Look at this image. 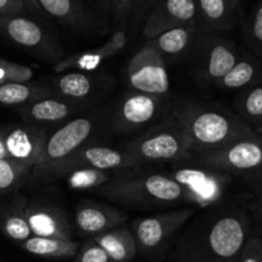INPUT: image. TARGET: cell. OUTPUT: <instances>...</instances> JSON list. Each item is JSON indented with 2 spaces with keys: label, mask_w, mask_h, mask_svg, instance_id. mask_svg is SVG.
<instances>
[{
  "label": "cell",
  "mask_w": 262,
  "mask_h": 262,
  "mask_svg": "<svg viewBox=\"0 0 262 262\" xmlns=\"http://www.w3.org/2000/svg\"><path fill=\"white\" fill-rule=\"evenodd\" d=\"M127 81L133 91L141 94L165 97L170 90L165 61L147 43L128 63Z\"/></svg>",
  "instance_id": "7c38bea8"
},
{
  "label": "cell",
  "mask_w": 262,
  "mask_h": 262,
  "mask_svg": "<svg viewBox=\"0 0 262 262\" xmlns=\"http://www.w3.org/2000/svg\"><path fill=\"white\" fill-rule=\"evenodd\" d=\"M242 51L233 41L222 35L197 33L188 59L197 78L207 83H216L241 58Z\"/></svg>",
  "instance_id": "ba28073f"
},
{
  "label": "cell",
  "mask_w": 262,
  "mask_h": 262,
  "mask_svg": "<svg viewBox=\"0 0 262 262\" xmlns=\"http://www.w3.org/2000/svg\"><path fill=\"white\" fill-rule=\"evenodd\" d=\"M32 77L33 71L30 67L0 58V86L9 83H28Z\"/></svg>",
  "instance_id": "836d02e7"
},
{
  "label": "cell",
  "mask_w": 262,
  "mask_h": 262,
  "mask_svg": "<svg viewBox=\"0 0 262 262\" xmlns=\"http://www.w3.org/2000/svg\"><path fill=\"white\" fill-rule=\"evenodd\" d=\"M4 141L7 156L12 160L35 168L45 148L48 135L42 128L32 125L8 128L0 132Z\"/></svg>",
  "instance_id": "2e32d148"
},
{
  "label": "cell",
  "mask_w": 262,
  "mask_h": 262,
  "mask_svg": "<svg viewBox=\"0 0 262 262\" xmlns=\"http://www.w3.org/2000/svg\"><path fill=\"white\" fill-rule=\"evenodd\" d=\"M73 262H112L104 250L92 238L81 245Z\"/></svg>",
  "instance_id": "e575fe53"
},
{
  "label": "cell",
  "mask_w": 262,
  "mask_h": 262,
  "mask_svg": "<svg viewBox=\"0 0 262 262\" xmlns=\"http://www.w3.org/2000/svg\"><path fill=\"white\" fill-rule=\"evenodd\" d=\"M260 136H261V138H262V135H260Z\"/></svg>",
  "instance_id": "60d3db41"
},
{
  "label": "cell",
  "mask_w": 262,
  "mask_h": 262,
  "mask_svg": "<svg viewBox=\"0 0 262 262\" xmlns=\"http://www.w3.org/2000/svg\"><path fill=\"white\" fill-rule=\"evenodd\" d=\"M110 79L106 76H100L92 72L72 71L60 74L53 81V94L58 99L78 105L79 102H89L99 96Z\"/></svg>",
  "instance_id": "e0dca14e"
},
{
  "label": "cell",
  "mask_w": 262,
  "mask_h": 262,
  "mask_svg": "<svg viewBox=\"0 0 262 262\" xmlns=\"http://www.w3.org/2000/svg\"><path fill=\"white\" fill-rule=\"evenodd\" d=\"M26 216L35 237L72 241V225L59 207L42 201L27 202Z\"/></svg>",
  "instance_id": "d6986e66"
},
{
  "label": "cell",
  "mask_w": 262,
  "mask_h": 262,
  "mask_svg": "<svg viewBox=\"0 0 262 262\" xmlns=\"http://www.w3.org/2000/svg\"><path fill=\"white\" fill-rule=\"evenodd\" d=\"M0 35L40 60L58 64L66 59L59 41L41 23L26 15L0 18Z\"/></svg>",
  "instance_id": "9c48e42d"
},
{
  "label": "cell",
  "mask_w": 262,
  "mask_h": 262,
  "mask_svg": "<svg viewBox=\"0 0 262 262\" xmlns=\"http://www.w3.org/2000/svg\"><path fill=\"white\" fill-rule=\"evenodd\" d=\"M260 200H262V194H260Z\"/></svg>",
  "instance_id": "ab89813d"
},
{
  "label": "cell",
  "mask_w": 262,
  "mask_h": 262,
  "mask_svg": "<svg viewBox=\"0 0 262 262\" xmlns=\"http://www.w3.org/2000/svg\"><path fill=\"white\" fill-rule=\"evenodd\" d=\"M141 164L179 163L193 156L188 137L181 123L170 115L152 125L124 146V150Z\"/></svg>",
  "instance_id": "277c9868"
},
{
  "label": "cell",
  "mask_w": 262,
  "mask_h": 262,
  "mask_svg": "<svg viewBox=\"0 0 262 262\" xmlns=\"http://www.w3.org/2000/svg\"><path fill=\"white\" fill-rule=\"evenodd\" d=\"M128 42V33L125 30L115 31L112 37L99 48L91 49V50H84L81 53H77L69 58L64 59L60 63L54 66L55 73H63L69 71L78 72H94L100 68L102 63L110 56H114L115 54H119L125 48Z\"/></svg>",
  "instance_id": "44dd1931"
},
{
  "label": "cell",
  "mask_w": 262,
  "mask_h": 262,
  "mask_svg": "<svg viewBox=\"0 0 262 262\" xmlns=\"http://www.w3.org/2000/svg\"><path fill=\"white\" fill-rule=\"evenodd\" d=\"M215 84L227 91L247 90L262 84V63L252 54L242 53L235 66Z\"/></svg>",
  "instance_id": "cb8c5ba5"
},
{
  "label": "cell",
  "mask_w": 262,
  "mask_h": 262,
  "mask_svg": "<svg viewBox=\"0 0 262 262\" xmlns=\"http://www.w3.org/2000/svg\"><path fill=\"white\" fill-rule=\"evenodd\" d=\"M53 22L74 32L102 35L110 28L109 20L96 12L94 5L82 0H38Z\"/></svg>",
  "instance_id": "4fadbf2b"
},
{
  "label": "cell",
  "mask_w": 262,
  "mask_h": 262,
  "mask_svg": "<svg viewBox=\"0 0 262 262\" xmlns=\"http://www.w3.org/2000/svg\"><path fill=\"white\" fill-rule=\"evenodd\" d=\"M54 96L53 91L42 84L9 83L0 86V104L7 106H25L37 100Z\"/></svg>",
  "instance_id": "83f0119b"
},
{
  "label": "cell",
  "mask_w": 262,
  "mask_h": 262,
  "mask_svg": "<svg viewBox=\"0 0 262 262\" xmlns=\"http://www.w3.org/2000/svg\"><path fill=\"white\" fill-rule=\"evenodd\" d=\"M257 211H258V214H260V216L262 219V200H260V204L257 205Z\"/></svg>",
  "instance_id": "f35d334b"
},
{
  "label": "cell",
  "mask_w": 262,
  "mask_h": 262,
  "mask_svg": "<svg viewBox=\"0 0 262 262\" xmlns=\"http://www.w3.org/2000/svg\"><path fill=\"white\" fill-rule=\"evenodd\" d=\"M117 171H105L97 169H73L61 174L67 186L74 191H96L109 183Z\"/></svg>",
  "instance_id": "f546056e"
},
{
  "label": "cell",
  "mask_w": 262,
  "mask_h": 262,
  "mask_svg": "<svg viewBox=\"0 0 262 262\" xmlns=\"http://www.w3.org/2000/svg\"><path fill=\"white\" fill-rule=\"evenodd\" d=\"M32 173V168L7 158L0 160V192L17 189Z\"/></svg>",
  "instance_id": "1f68e13d"
},
{
  "label": "cell",
  "mask_w": 262,
  "mask_h": 262,
  "mask_svg": "<svg viewBox=\"0 0 262 262\" xmlns=\"http://www.w3.org/2000/svg\"><path fill=\"white\" fill-rule=\"evenodd\" d=\"M237 262H262V237L258 232H251Z\"/></svg>",
  "instance_id": "d590c367"
},
{
  "label": "cell",
  "mask_w": 262,
  "mask_h": 262,
  "mask_svg": "<svg viewBox=\"0 0 262 262\" xmlns=\"http://www.w3.org/2000/svg\"><path fill=\"white\" fill-rule=\"evenodd\" d=\"M197 164L241 177L262 194V138L260 135L234 143L223 150L197 154Z\"/></svg>",
  "instance_id": "5b68a950"
},
{
  "label": "cell",
  "mask_w": 262,
  "mask_h": 262,
  "mask_svg": "<svg viewBox=\"0 0 262 262\" xmlns=\"http://www.w3.org/2000/svg\"><path fill=\"white\" fill-rule=\"evenodd\" d=\"M27 201L18 199L5 210L2 220V229L4 234L15 242H25L32 237L30 224L26 216Z\"/></svg>",
  "instance_id": "f1b7e54d"
},
{
  "label": "cell",
  "mask_w": 262,
  "mask_h": 262,
  "mask_svg": "<svg viewBox=\"0 0 262 262\" xmlns=\"http://www.w3.org/2000/svg\"><path fill=\"white\" fill-rule=\"evenodd\" d=\"M127 215L114 207L94 201H81L74 211V224L84 237L94 238L109 230L120 228Z\"/></svg>",
  "instance_id": "ac0fdd59"
},
{
  "label": "cell",
  "mask_w": 262,
  "mask_h": 262,
  "mask_svg": "<svg viewBox=\"0 0 262 262\" xmlns=\"http://www.w3.org/2000/svg\"><path fill=\"white\" fill-rule=\"evenodd\" d=\"M171 115L183 127L193 155L223 150L257 136L235 113L220 105L184 101Z\"/></svg>",
  "instance_id": "7a4b0ae2"
},
{
  "label": "cell",
  "mask_w": 262,
  "mask_h": 262,
  "mask_svg": "<svg viewBox=\"0 0 262 262\" xmlns=\"http://www.w3.org/2000/svg\"><path fill=\"white\" fill-rule=\"evenodd\" d=\"M92 239L106 252L112 262H130L137 256L135 237L127 228H117Z\"/></svg>",
  "instance_id": "d4e9b609"
},
{
  "label": "cell",
  "mask_w": 262,
  "mask_h": 262,
  "mask_svg": "<svg viewBox=\"0 0 262 262\" xmlns=\"http://www.w3.org/2000/svg\"><path fill=\"white\" fill-rule=\"evenodd\" d=\"M96 193L115 204L132 209H158L174 205H193L189 192L174 181L170 176L161 173L117 171L114 178L96 189Z\"/></svg>",
  "instance_id": "3957f363"
},
{
  "label": "cell",
  "mask_w": 262,
  "mask_h": 262,
  "mask_svg": "<svg viewBox=\"0 0 262 262\" xmlns=\"http://www.w3.org/2000/svg\"><path fill=\"white\" fill-rule=\"evenodd\" d=\"M192 207L140 217L132 224L137 253L158 260L170 246L174 235L193 216Z\"/></svg>",
  "instance_id": "52a82bcc"
},
{
  "label": "cell",
  "mask_w": 262,
  "mask_h": 262,
  "mask_svg": "<svg viewBox=\"0 0 262 262\" xmlns=\"http://www.w3.org/2000/svg\"><path fill=\"white\" fill-rule=\"evenodd\" d=\"M197 0L155 2L146 17L143 37L152 40L161 33L184 26H196Z\"/></svg>",
  "instance_id": "9a60e30c"
},
{
  "label": "cell",
  "mask_w": 262,
  "mask_h": 262,
  "mask_svg": "<svg viewBox=\"0 0 262 262\" xmlns=\"http://www.w3.org/2000/svg\"><path fill=\"white\" fill-rule=\"evenodd\" d=\"M20 247L31 255L43 258H71L78 252L79 242L76 241H61L54 238L32 237L22 242Z\"/></svg>",
  "instance_id": "484cf974"
},
{
  "label": "cell",
  "mask_w": 262,
  "mask_h": 262,
  "mask_svg": "<svg viewBox=\"0 0 262 262\" xmlns=\"http://www.w3.org/2000/svg\"><path fill=\"white\" fill-rule=\"evenodd\" d=\"M234 109L246 124L262 135V84L243 90L234 100Z\"/></svg>",
  "instance_id": "4316f807"
},
{
  "label": "cell",
  "mask_w": 262,
  "mask_h": 262,
  "mask_svg": "<svg viewBox=\"0 0 262 262\" xmlns=\"http://www.w3.org/2000/svg\"><path fill=\"white\" fill-rule=\"evenodd\" d=\"M146 4L147 2L141 0H112L110 28H117V31L124 30V26L136 17Z\"/></svg>",
  "instance_id": "d6a6232c"
},
{
  "label": "cell",
  "mask_w": 262,
  "mask_h": 262,
  "mask_svg": "<svg viewBox=\"0 0 262 262\" xmlns=\"http://www.w3.org/2000/svg\"><path fill=\"white\" fill-rule=\"evenodd\" d=\"M239 7L238 0H197V28L210 35L228 32L237 25Z\"/></svg>",
  "instance_id": "ffe728a7"
},
{
  "label": "cell",
  "mask_w": 262,
  "mask_h": 262,
  "mask_svg": "<svg viewBox=\"0 0 262 262\" xmlns=\"http://www.w3.org/2000/svg\"><path fill=\"white\" fill-rule=\"evenodd\" d=\"M77 109L78 105L51 96L22 106L20 117L27 125L40 128L42 125L66 124L76 114Z\"/></svg>",
  "instance_id": "7402d4cb"
},
{
  "label": "cell",
  "mask_w": 262,
  "mask_h": 262,
  "mask_svg": "<svg viewBox=\"0 0 262 262\" xmlns=\"http://www.w3.org/2000/svg\"><path fill=\"white\" fill-rule=\"evenodd\" d=\"M169 176L189 192L193 205L201 207L219 206L232 182L229 174L200 164L196 166H182Z\"/></svg>",
  "instance_id": "30bf717a"
},
{
  "label": "cell",
  "mask_w": 262,
  "mask_h": 262,
  "mask_svg": "<svg viewBox=\"0 0 262 262\" xmlns=\"http://www.w3.org/2000/svg\"><path fill=\"white\" fill-rule=\"evenodd\" d=\"M197 33V26H184L161 33L160 36L148 40L146 43L155 49L165 63L181 61L183 59H188Z\"/></svg>",
  "instance_id": "603a6c76"
},
{
  "label": "cell",
  "mask_w": 262,
  "mask_h": 262,
  "mask_svg": "<svg viewBox=\"0 0 262 262\" xmlns=\"http://www.w3.org/2000/svg\"><path fill=\"white\" fill-rule=\"evenodd\" d=\"M97 122V114L74 118L48 137L42 155L32 170L33 178L53 177L69 156L87 145V141L94 135Z\"/></svg>",
  "instance_id": "8992f818"
},
{
  "label": "cell",
  "mask_w": 262,
  "mask_h": 262,
  "mask_svg": "<svg viewBox=\"0 0 262 262\" xmlns=\"http://www.w3.org/2000/svg\"><path fill=\"white\" fill-rule=\"evenodd\" d=\"M165 99L161 96L128 92L115 104L112 113V128L120 135L136 132L155 122L163 114Z\"/></svg>",
  "instance_id": "8fae6325"
},
{
  "label": "cell",
  "mask_w": 262,
  "mask_h": 262,
  "mask_svg": "<svg viewBox=\"0 0 262 262\" xmlns=\"http://www.w3.org/2000/svg\"><path fill=\"white\" fill-rule=\"evenodd\" d=\"M7 150H5V145H4V141H3L2 135H0V160L3 159H7Z\"/></svg>",
  "instance_id": "74e56055"
},
{
  "label": "cell",
  "mask_w": 262,
  "mask_h": 262,
  "mask_svg": "<svg viewBox=\"0 0 262 262\" xmlns=\"http://www.w3.org/2000/svg\"><path fill=\"white\" fill-rule=\"evenodd\" d=\"M243 38L251 54L262 63V3L243 20Z\"/></svg>",
  "instance_id": "4dcf8cb0"
},
{
  "label": "cell",
  "mask_w": 262,
  "mask_h": 262,
  "mask_svg": "<svg viewBox=\"0 0 262 262\" xmlns=\"http://www.w3.org/2000/svg\"><path fill=\"white\" fill-rule=\"evenodd\" d=\"M140 165L135 158L125 151L115 150L101 145H84L69 156L53 177H60L73 169H97L105 171H120Z\"/></svg>",
  "instance_id": "5bb4252c"
},
{
  "label": "cell",
  "mask_w": 262,
  "mask_h": 262,
  "mask_svg": "<svg viewBox=\"0 0 262 262\" xmlns=\"http://www.w3.org/2000/svg\"><path fill=\"white\" fill-rule=\"evenodd\" d=\"M26 15L25 0H0V18Z\"/></svg>",
  "instance_id": "8d00e7d4"
},
{
  "label": "cell",
  "mask_w": 262,
  "mask_h": 262,
  "mask_svg": "<svg viewBox=\"0 0 262 262\" xmlns=\"http://www.w3.org/2000/svg\"><path fill=\"white\" fill-rule=\"evenodd\" d=\"M252 228L239 207H215L197 217L179 239L171 262H237Z\"/></svg>",
  "instance_id": "6da1fadb"
}]
</instances>
